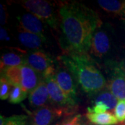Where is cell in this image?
Instances as JSON below:
<instances>
[{"label": "cell", "instance_id": "6da1fadb", "mask_svg": "<svg viewBox=\"0 0 125 125\" xmlns=\"http://www.w3.org/2000/svg\"><path fill=\"white\" fill-rule=\"evenodd\" d=\"M61 36L59 45L63 54H87L94 32L102 22L93 9L75 1L59 4Z\"/></svg>", "mask_w": 125, "mask_h": 125}, {"label": "cell", "instance_id": "7a4b0ae2", "mask_svg": "<svg viewBox=\"0 0 125 125\" xmlns=\"http://www.w3.org/2000/svg\"><path fill=\"white\" fill-rule=\"evenodd\" d=\"M57 60L71 72L85 94L95 96L106 87L105 77L88 53L62 54Z\"/></svg>", "mask_w": 125, "mask_h": 125}, {"label": "cell", "instance_id": "3957f363", "mask_svg": "<svg viewBox=\"0 0 125 125\" xmlns=\"http://www.w3.org/2000/svg\"><path fill=\"white\" fill-rule=\"evenodd\" d=\"M1 76L6 78L12 85H18L27 93L38 85L42 76L28 65L6 68L1 71Z\"/></svg>", "mask_w": 125, "mask_h": 125}, {"label": "cell", "instance_id": "277c9868", "mask_svg": "<svg viewBox=\"0 0 125 125\" xmlns=\"http://www.w3.org/2000/svg\"><path fill=\"white\" fill-rule=\"evenodd\" d=\"M21 4L27 11L36 15L43 22L52 29H57L60 18L54 3L45 0H26L21 1Z\"/></svg>", "mask_w": 125, "mask_h": 125}, {"label": "cell", "instance_id": "5b68a950", "mask_svg": "<svg viewBox=\"0 0 125 125\" xmlns=\"http://www.w3.org/2000/svg\"><path fill=\"white\" fill-rule=\"evenodd\" d=\"M56 63L50 54L44 50H35L26 55V64L38 72L42 79L54 75Z\"/></svg>", "mask_w": 125, "mask_h": 125}, {"label": "cell", "instance_id": "8992f818", "mask_svg": "<svg viewBox=\"0 0 125 125\" xmlns=\"http://www.w3.org/2000/svg\"><path fill=\"white\" fill-rule=\"evenodd\" d=\"M44 81L48 89L50 102L54 106L76 111L77 109V101L70 98L63 93L55 79L54 74L45 78Z\"/></svg>", "mask_w": 125, "mask_h": 125}, {"label": "cell", "instance_id": "52a82bcc", "mask_svg": "<svg viewBox=\"0 0 125 125\" xmlns=\"http://www.w3.org/2000/svg\"><path fill=\"white\" fill-rule=\"evenodd\" d=\"M74 111L56 106H45L31 113L29 125H50L56 119L63 115H70Z\"/></svg>", "mask_w": 125, "mask_h": 125}, {"label": "cell", "instance_id": "ba28073f", "mask_svg": "<svg viewBox=\"0 0 125 125\" xmlns=\"http://www.w3.org/2000/svg\"><path fill=\"white\" fill-rule=\"evenodd\" d=\"M110 75L106 88L118 100L125 99V72L120 63L108 61Z\"/></svg>", "mask_w": 125, "mask_h": 125}, {"label": "cell", "instance_id": "9c48e42d", "mask_svg": "<svg viewBox=\"0 0 125 125\" xmlns=\"http://www.w3.org/2000/svg\"><path fill=\"white\" fill-rule=\"evenodd\" d=\"M54 77L63 93L70 98L77 101L78 84L72 74L59 61L56 63Z\"/></svg>", "mask_w": 125, "mask_h": 125}, {"label": "cell", "instance_id": "30bf717a", "mask_svg": "<svg viewBox=\"0 0 125 125\" xmlns=\"http://www.w3.org/2000/svg\"><path fill=\"white\" fill-rule=\"evenodd\" d=\"M102 27L94 32L88 52L90 56L99 59H102L109 54L112 46L111 38L108 31Z\"/></svg>", "mask_w": 125, "mask_h": 125}, {"label": "cell", "instance_id": "8fae6325", "mask_svg": "<svg viewBox=\"0 0 125 125\" xmlns=\"http://www.w3.org/2000/svg\"><path fill=\"white\" fill-rule=\"evenodd\" d=\"M20 28L24 31L40 36H45V23L40 18L31 13H24L18 17Z\"/></svg>", "mask_w": 125, "mask_h": 125}, {"label": "cell", "instance_id": "7c38bea8", "mask_svg": "<svg viewBox=\"0 0 125 125\" xmlns=\"http://www.w3.org/2000/svg\"><path fill=\"white\" fill-rule=\"evenodd\" d=\"M29 102L31 106L36 109L47 106V104L50 102L48 89L44 79L41 80L36 88L29 93Z\"/></svg>", "mask_w": 125, "mask_h": 125}, {"label": "cell", "instance_id": "4fadbf2b", "mask_svg": "<svg viewBox=\"0 0 125 125\" xmlns=\"http://www.w3.org/2000/svg\"><path fill=\"white\" fill-rule=\"evenodd\" d=\"M18 40L20 43L24 47L36 50L40 49L47 42V38L45 36L24 31L21 28L19 29Z\"/></svg>", "mask_w": 125, "mask_h": 125}, {"label": "cell", "instance_id": "5bb4252c", "mask_svg": "<svg viewBox=\"0 0 125 125\" xmlns=\"http://www.w3.org/2000/svg\"><path fill=\"white\" fill-rule=\"evenodd\" d=\"M26 65V56L18 54L15 52H8L4 54L0 59L1 71L6 68L17 67Z\"/></svg>", "mask_w": 125, "mask_h": 125}, {"label": "cell", "instance_id": "9a60e30c", "mask_svg": "<svg viewBox=\"0 0 125 125\" xmlns=\"http://www.w3.org/2000/svg\"><path fill=\"white\" fill-rule=\"evenodd\" d=\"M86 117L90 122L94 125H116L118 123L115 115L113 112L107 111L104 113H88Z\"/></svg>", "mask_w": 125, "mask_h": 125}, {"label": "cell", "instance_id": "2e32d148", "mask_svg": "<svg viewBox=\"0 0 125 125\" xmlns=\"http://www.w3.org/2000/svg\"><path fill=\"white\" fill-rule=\"evenodd\" d=\"M97 4L104 10L109 13L121 15L125 10V1L98 0Z\"/></svg>", "mask_w": 125, "mask_h": 125}, {"label": "cell", "instance_id": "e0dca14e", "mask_svg": "<svg viewBox=\"0 0 125 125\" xmlns=\"http://www.w3.org/2000/svg\"><path fill=\"white\" fill-rule=\"evenodd\" d=\"M118 101L119 100L110 92L109 90H103L94 96L93 104L96 102L104 103L108 106L109 111L113 112V110L116 107Z\"/></svg>", "mask_w": 125, "mask_h": 125}, {"label": "cell", "instance_id": "ac0fdd59", "mask_svg": "<svg viewBox=\"0 0 125 125\" xmlns=\"http://www.w3.org/2000/svg\"><path fill=\"white\" fill-rule=\"evenodd\" d=\"M28 119L25 115H13L9 117L1 115L0 125H28Z\"/></svg>", "mask_w": 125, "mask_h": 125}, {"label": "cell", "instance_id": "d6986e66", "mask_svg": "<svg viewBox=\"0 0 125 125\" xmlns=\"http://www.w3.org/2000/svg\"><path fill=\"white\" fill-rule=\"evenodd\" d=\"M28 93L24 91L21 87L18 85H12V88L10 93L9 102L10 104H20L27 97Z\"/></svg>", "mask_w": 125, "mask_h": 125}, {"label": "cell", "instance_id": "ffe728a7", "mask_svg": "<svg viewBox=\"0 0 125 125\" xmlns=\"http://www.w3.org/2000/svg\"><path fill=\"white\" fill-rule=\"evenodd\" d=\"M12 88V84L6 78L1 76L0 79V99L1 100L9 99Z\"/></svg>", "mask_w": 125, "mask_h": 125}, {"label": "cell", "instance_id": "44dd1931", "mask_svg": "<svg viewBox=\"0 0 125 125\" xmlns=\"http://www.w3.org/2000/svg\"><path fill=\"white\" fill-rule=\"evenodd\" d=\"M114 113L118 122H125V99L119 100L116 107L114 109Z\"/></svg>", "mask_w": 125, "mask_h": 125}, {"label": "cell", "instance_id": "7402d4cb", "mask_svg": "<svg viewBox=\"0 0 125 125\" xmlns=\"http://www.w3.org/2000/svg\"><path fill=\"white\" fill-rule=\"evenodd\" d=\"M61 125H86L84 118L82 115L77 114L74 116L68 117L61 122Z\"/></svg>", "mask_w": 125, "mask_h": 125}, {"label": "cell", "instance_id": "603a6c76", "mask_svg": "<svg viewBox=\"0 0 125 125\" xmlns=\"http://www.w3.org/2000/svg\"><path fill=\"white\" fill-rule=\"evenodd\" d=\"M106 111H109L107 105L102 102L94 103L93 106L87 108V113H104Z\"/></svg>", "mask_w": 125, "mask_h": 125}, {"label": "cell", "instance_id": "cb8c5ba5", "mask_svg": "<svg viewBox=\"0 0 125 125\" xmlns=\"http://www.w3.org/2000/svg\"><path fill=\"white\" fill-rule=\"evenodd\" d=\"M0 6H1V25H4L6 24V13L4 6L1 4Z\"/></svg>", "mask_w": 125, "mask_h": 125}, {"label": "cell", "instance_id": "d4e9b609", "mask_svg": "<svg viewBox=\"0 0 125 125\" xmlns=\"http://www.w3.org/2000/svg\"><path fill=\"white\" fill-rule=\"evenodd\" d=\"M0 38L1 40H8L9 39V35H8V32L4 28L1 27V31H0Z\"/></svg>", "mask_w": 125, "mask_h": 125}, {"label": "cell", "instance_id": "484cf974", "mask_svg": "<svg viewBox=\"0 0 125 125\" xmlns=\"http://www.w3.org/2000/svg\"><path fill=\"white\" fill-rule=\"evenodd\" d=\"M120 65L121 67L122 68V70L125 72V60H124V61H122L121 62H120Z\"/></svg>", "mask_w": 125, "mask_h": 125}, {"label": "cell", "instance_id": "4316f807", "mask_svg": "<svg viewBox=\"0 0 125 125\" xmlns=\"http://www.w3.org/2000/svg\"><path fill=\"white\" fill-rule=\"evenodd\" d=\"M61 125V123H58V124H56V125Z\"/></svg>", "mask_w": 125, "mask_h": 125}, {"label": "cell", "instance_id": "83f0119b", "mask_svg": "<svg viewBox=\"0 0 125 125\" xmlns=\"http://www.w3.org/2000/svg\"><path fill=\"white\" fill-rule=\"evenodd\" d=\"M124 123H125V122H124Z\"/></svg>", "mask_w": 125, "mask_h": 125}, {"label": "cell", "instance_id": "f1b7e54d", "mask_svg": "<svg viewBox=\"0 0 125 125\" xmlns=\"http://www.w3.org/2000/svg\"></svg>", "mask_w": 125, "mask_h": 125}]
</instances>
